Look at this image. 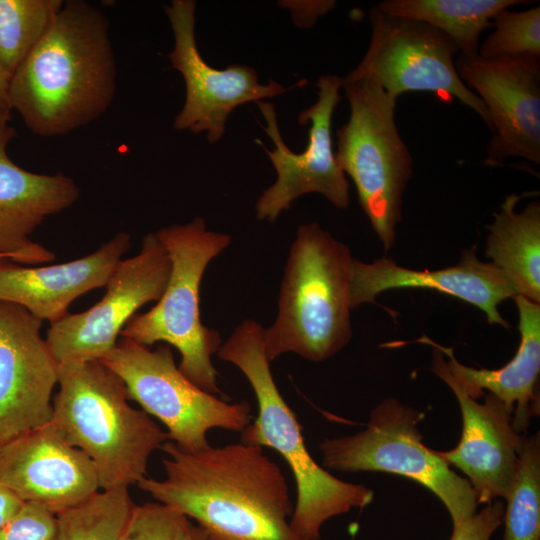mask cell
Returning <instances> with one entry per match:
<instances>
[{
	"label": "cell",
	"instance_id": "9a60e30c",
	"mask_svg": "<svg viewBox=\"0 0 540 540\" xmlns=\"http://www.w3.org/2000/svg\"><path fill=\"white\" fill-rule=\"evenodd\" d=\"M42 322L0 301V446L51 420L58 363L40 334Z\"/></svg>",
	"mask_w": 540,
	"mask_h": 540
},
{
	"label": "cell",
	"instance_id": "52a82bcc",
	"mask_svg": "<svg viewBox=\"0 0 540 540\" xmlns=\"http://www.w3.org/2000/svg\"><path fill=\"white\" fill-rule=\"evenodd\" d=\"M342 88L350 115L337 130L336 157L387 251L395 243L402 195L413 174L412 156L395 121L397 100L366 78L344 77Z\"/></svg>",
	"mask_w": 540,
	"mask_h": 540
},
{
	"label": "cell",
	"instance_id": "d6a6232c",
	"mask_svg": "<svg viewBox=\"0 0 540 540\" xmlns=\"http://www.w3.org/2000/svg\"><path fill=\"white\" fill-rule=\"evenodd\" d=\"M11 75L0 65V109L11 112L9 102V83Z\"/></svg>",
	"mask_w": 540,
	"mask_h": 540
},
{
	"label": "cell",
	"instance_id": "7a4b0ae2",
	"mask_svg": "<svg viewBox=\"0 0 540 540\" xmlns=\"http://www.w3.org/2000/svg\"><path fill=\"white\" fill-rule=\"evenodd\" d=\"M116 89L108 18L86 1L69 0L11 76L9 102L32 133L52 137L101 117Z\"/></svg>",
	"mask_w": 540,
	"mask_h": 540
},
{
	"label": "cell",
	"instance_id": "7402d4cb",
	"mask_svg": "<svg viewBox=\"0 0 540 540\" xmlns=\"http://www.w3.org/2000/svg\"><path fill=\"white\" fill-rule=\"evenodd\" d=\"M521 196L510 194L487 226L485 257L508 279L517 295L540 303V203L521 212Z\"/></svg>",
	"mask_w": 540,
	"mask_h": 540
},
{
	"label": "cell",
	"instance_id": "1f68e13d",
	"mask_svg": "<svg viewBox=\"0 0 540 540\" xmlns=\"http://www.w3.org/2000/svg\"><path fill=\"white\" fill-rule=\"evenodd\" d=\"M173 540H209L206 533L187 517L180 522Z\"/></svg>",
	"mask_w": 540,
	"mask_h": 540
},
{
	"label": "cell",
	"instance_id": "d6986e66",
	"mask_svg": "<svg viewBox=\"0 0 540 540\" xmlns=\"http://www.w3.org/2000/svg\"><path fill=\"white\" fill-rule=\"evenodd\" d=\"M15 135L9 123L0 125V259L50 262L55 254L30 236L49 216L72 206L80 191L74 179L61 172L39 174L14 163L7 146Z\"/></svg>",
	"mask_w": 540,
	"mask_h": 540
},
{
	"label": "cell",
	"instance_id": "4fadbf2b",
	"mask_svg": "<svg viewBox=\"0 0 540 540\" xmlns=\"http://www.w3.org/2000/svg\"><path fill=\"white\" fill-rule=\"evenodd\" d=\"M195 11L193 0H173L165 6L174 36L168 58L186 87L185 102L173 126L194 134L204 132L210 143H216L222 139L226 120L236 107L280 95L288 88L273 80L260 83L255 69L246 65L226 69L210 66L196 44Z\"/></svg>",
	"mask_w": 540,
	"mask_h": 540
},
{
	"label": "cell",
	"instance_id": "5bb4252c",
	"mask_svg": "<svg viewBox=\"0 0 540 540\" xmlns=\"http://www.w3.org/2000/svg\"><path fill=\"white\" fill-rule=\"evenodd\" d=\"M456 69L485 105L493 133L485 164L509 157L540 163V57L459 56Z\"/></svg>",
	"mask_w": 540,
	"mask_h": 540
},
{
	"label": "cell",
	"instance_id": "4dcf8cb0",
	"mask_svg": "<svg viewBox=\"0 0 540 540\" xmlns=\"http://www.w3.org/2000/svg\"><path fill=\"white\" fill-rule=\"evenodd\" d=\"M22 503L12 491L0 484V531Z\"/></svg>",
	"mask_w": 540,
	"mask_h": 540
},
{
	"label": "cell",
	"instance_id": "9c48e42d",
	"mask_svg": "<svg viewBox=\"0 0 540 540\" xmlns=\"http://www.w3.org/2000/svg\"><path fill=\"white\" fill-rule=\"evenodd\" d=\"M124 382L130 400L158 419L169 440L198 452L209 448L213 428L241 432L251 421L248 401L228 402L191 382L176 365L171 346H149L122 338L100 360Z\"/></svg>",
	"mask_w": 540,
	"mask_h": 540
},
{
	"label": "cell",
	"instance_id": "3957f363",
	"mask_svg": "<svg viewBox=\"0 0 540 540\" xmlns=\"http://www.w3.org/2000/svg\"><path fill=\"white\" fill-rule=\"evenodd\" d=\"M264 327L246 319L221 344L218 357L236 366L251 385L258 415L241 431V442L275 450L288 464L296 485L290 526L301 540H318L332 517L363 509L372 489L343 481L320 466L308 451L296 415L281 395L265 354Z\"/></svg>",
	"mask_w": 540,
	"mask_h": 540
},
{
	"label": "cell",
	"instance_id": "6da1fadb",
	"mask_svg": "<svg viewBox=\"0 0 540 540\" xmlns=\"http://www.w3.org/2000/svg\"><path fill=\"white\" fill-rule=\"evenodd\" d=\"M163 479L137 485L157 502L193 519L209 540H301L281 468L257 445L243 442L190 452L161 447Z\"/></svg>",
	"mask_w": 540,
	"mask_h": 540
},
{
	"label": "cell",
	"instance_id": "2e32d148",
	"mask_svg": "<svg viewBox=\"0 0 540 540\" xmlns=\"http://www.w3.org/2000/svg\"><path fill=\"white\" fill-rule=\"evenodd\" d=\"M417 342L433 347L432 371L455 395L462 416L459 443L437 454L451 467L461 470L470 483L477 503L505 499L512 484L525 437L515 431L512 412L491 393L484 402L469 397L452 379L443 353L423 335Z\"/></svg>",
	"mask_w": 540,
	"mask_h": 540
},
{
	"label": "cell",
	"instance_id": "5b68a950",
	"mask_svg": "<svg viewBox=\"0 0 540 540\" xmlns=\"http://www.w3.org/2000/svg\"><path fill=\"white\" fill-rule=\"evenodd\" d=\"M354 259L349 247L318 223L298 227L284 269L276 318L263 331L270 362L285 353L322 362L349 343Z\"/></svg>",
	"mask_w": 540,
	"mask_h": 540
},
{
	"label": "cell",
	"instance_id": "30bf717a",
	"mask_svg": "<svg viewBox=\"0 0 540 540\" xmlns=\"http://www.w3.org/2000/svg\"><path fill=\"white\" fill-rule=\"evenodd\" d=\"M369 19V46L346 77L372 80L395 100L408 92L434 93L446 101L456 98L490 128L485 105L457 72L458 49L448 36L426 23L389 16L376 7Z\"/></svg>",
	"mask_w": 540,
	"mask_h": 540
},
{
	"label": "cell",
	"instance_id": "44dd1931",
	"mask_svg": "<svg viewBox=\"0 0 540 540\" xmlns=\"http://www.w3.org/2000/svg\"><path fill=\"white\" fill-rule=\"evenodd\" d=\"M520 342L514 357L498 369L474 368L460 363L453 348L431 343L443 355L446 368L456 384L477 400L485 391L493 394L513 413L515 431L526 435L530 420L539 414L538 380L540 374V303L516 295Z\"/></svg>",
	"mask_w": 540,
	"mask_h": 540
},
{
	"label": "cell",
	"instance_id": "4316f807",
	"mask_svg": "<svg viewBox=\"0 0 540 540\" xmlns=\"http://www.w3.org/2000/svg\"><path fill=\"white\" fill-rule=\"evenodd\" d=\"M494 30L479 45L482 58L540 57V7L524 11L505 9L492 20Z\"/></svg>",
	"mask_w": 540,
	"mask_h": 540
},
{
	"label": "cell",
	"instance_id": "277c9868",
	"mask_svg": "<svg viewBox=\"0 0 540 540\" xmlns=\"http://www.w3.org/2000/svg\"><path fill=\"white\" fill-rule=\"evenodd\" d=\"M50 422L94 464L101 490L147 477L151 454L169 435L129 403L122 379L100 361L58 364Z\"/></svg>",
	"mask_w": 540,
	"mask_h": 540
},
{
	"label": "cell",
	"instance_id": "f1b7e54d",
	"mask_svg": "<svg viewBox=\"0 0 540 540\" xmlns=\"http://www.w3.org/2000/svg\"><path fill=\"white\" fill-rule=\"evenodd\" d=\"M56 514L34 502H23L0 531V540H53Z\"/></svg>",
	"mask_w": 540,
	"mask_h": 540
},
{
	"label": "cell",
	"instance_id": "8fae6325",
	"mask_svg": "<svg viewBox=\"0 0 540 540\" xmlns=\"http://www.w3.org/2000/svg\"><path fill=\"white\" fill-rule=\"evenodd\" d=\"M316 102L299 114L301 125L309 124L308 141L301 153L293 152L284 142L273 103L257 101L266 125L263 127L274 143L269 150L258 139L271 160L277 178L256 202V217L274 222L289 210L299 197L318 193L333 206L345 209L349 205V183L333 149L331 124L339 103L342 78L322 75L316 83Z\"/></svg>",
	"mask_w": 540,
	"mask_h": 540
},
{
	"label": "cell",
	"instance_id": "7c38bea8",
	"mask_svg": "<svg viewBox=\"0 0 540 540\" xmlns=\"http://www.w3.org/2000/svg\"><path fill=\"white\" fill-rule=\"evenodd\" d=\"M170 270L168 253L156 234L144 236L138 254L117 264L99 302L50 324L45 340L57 363L104 358L136 311L160 299Z\"/></svg>",
	"mask_w": 540,
	"mask_h": 540
},
{
	"label": "cell",
	"instance_id": "f546056e",
	"mask_svg": "<svg viewBox=\"0 0 540 540\" xmlns=\"http://www.w3.org/2000/svg\"><path fill=\"white\" fill-rule=\"evenodd\" d=\"M504 510V504L500 500L487 504L469 519L453 527L450 540H490L502 524Z\"/></svg>",
	"mask_w": 540,
	"mask_h": 540
},
{
	"label": "cell",
	"instance_id": "e0dca14e",
	"mask_svg": "<svg viewBox=\"0 0 540 540\" xmlns=\"http://www.w3.org/2000/svg\"><path fill=\"white\" fill-rule=\"evenodd\" d=\"M0 484L55 514L101 490L92 461L51 422L0 446Z\"/></svg>",
	"mask_w": 540,
	"mask_h": 540
},
{
	"label": "cell",
	"instance_id": "8992f818",
	"mask_svg": "<svg viewBox=\"0 0 540 540\" xmlns=\"http://www.w3.org/2000/svg\"><path fill=\"white\" fill-rule=\"evenodd\" d=\"M168 253L171 270L166 288L147 312L135 314L121 337L151 346L157 342L180 354V371L206 392L221 395L212 356L220 333L204 326L200 315V286L209 263L231 244V236L207 229L204 219L163 227L156 233Z\"/></svg>",
	"mask_w": 540,
	"mask_h": 540
},
{
	"label": "cell",
	"instance_id": "ba28073f",
	"mask_svg": "<svg viewBox=\"0 0 540 540\" xmlns=\"http://www.w3.org/2000/svg\"><path fill=\"white\" fill-rule=\"evenodd\" d=\"M424 418L423 411L386 398L371 411L364 430L320 443L322 464L340 472H385L418 482L441 500L456 527L476 513L477 499L468 480L422 442Z\"/></svg>",
	"mask_w": 540,
	"mask_h": 540
},
{
	"label": "cell",
	"instance_id": "836d02e7",
	"mask_svg": "<svg viewBox=\"0 0 540 540\" xmlns=\"http://www.w3.org/2000/svg\"><path fill=\"white\" fill-rule=\"evenodd\" d=\"M11 118V112L0 109V125L9 123Z\"/></svg>",
	"mask_w": 540,
	"mask_h": 540
},
{
	"label": "cell",
	"instance_id": "603a6c76",
	"mask_svg": "<svg viewBox=\"0 0 540 540\" xmlns=\"http://www.w3.org/2000/svg\"><path fill=\"white\" fill-rule=\"evenodd\" d=\"M519 0H385L376 8L393 17L426 23L448 36L460 56L478 55L480 36L502 10Z\"/></svg>",
	"mask_w": 540,
	"mask_h": 540
},
{
	"label": "cell",
	"instance_id": "d4e9b609",
	"mask_svg": "<svg viewBox=\"0 0 540 540\" xmlns=\"http://www.w3.org/2000/svg\"><path fill=\"white\" fill-rule=\"evenodd\" d=\"M62 0H0V65L11 76L63 6Z\"/></svg>",
	"mask_w": 540,
	"mask_h": 540
},
{
	"label": "cell",
	"instance_id": "ac0fdd59",
	"mask_svg": "<svg viewBox=\"0 0 540 540\" xmlns=\"http://www.w3.org/2000/svg\"><path fill=\"white\" fill-rule=\"evenodd\" d=\"M404 288L430 289L457 298L483 311L489 324L504 328H509V323L500 314L499 305L517 295L494 264L478 259L476 246L465 250L457 264L436 270L406 268L388 257L370 263L354 259L352 309L374 303L384 291Z\"/></svg>",
	"mask_w": 540,
	"mask_h": 540
},
{
	"label": "cell",
	"instance_id": "83f0119b",
	"mask_svg": "<svg viewBox=\"0 0 540 540\" xmlns=\"http://www.w3.org/2000/svg\"><path fill=\"white\" fill-rule=\"evenodd\" d=\"M184 517L159 502L135 504L120 540H173Z\"/></svg>",
	"mask_w": 540,
	"mask_h": 540
},
{
	"label": "cell",
	"instance_id": "484cf974",
	"mask_svg": "<svg viewBox=\"0 0 540 540\" xmlns=\"http://www.w3.org/2000/svg\"><path fill=\"white\" fill-rule=\"evenodd\" d=\"M503 540H540V436H526L505 498Z\"/></svg>",
	"mask_w": 540,
	"mask_h": 540
},
{
	"label": "cell",
	"instance_id": "cb8c5ba5",
	"mask_svg": "<svg viewBox=\"0 0 540 540\" xmlns=\"http://www.w3.org/2000/svg\"><path fill=\"white\" fill-rule=\"evenodd\" d=\"M134 506L128 488L99 490L56 514L53 540H120Z\"/></svg>",
	"mask_w": 540,
	"mask_h": 540
},
{
	"label": "cell",
	"instance_id": "ffe728a7",
	"mask_svg": "<svg viewBox=\"0 0 540 540\" xmlns=\"http://www.w3.org/2000/svg\"><path fill=\"white\" fill-rule=\"evenodd\" d=\"M130 244V235L119 232L96 251L65 263L25 267L0 259V301L15 303L41 321L55 323L69 313L76 298L106 285Z\"/></svg>",
	"mask_w": 540,
	"mask_h": 540
}]
</instances>
